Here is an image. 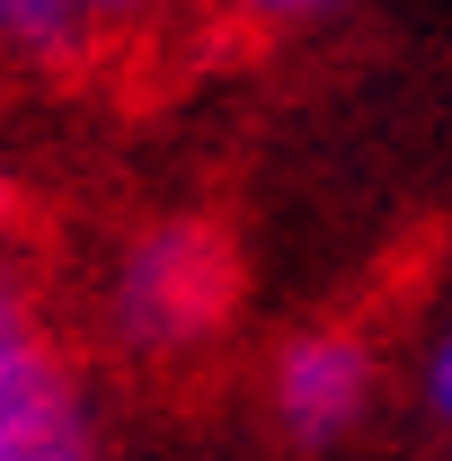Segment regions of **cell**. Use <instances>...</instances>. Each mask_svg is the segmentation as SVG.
<instances>
[{
    "mask_svg": "<svg viewBox=\"0 0 452 461\" xmlns=\"http://www.w3.org/2000/svg\"><path fill=\"white\" fill-rule=\"evenodd\" d=\"M240 258L213 222H142L98 276V338L124 364H186L231 329Z\"/></svg>",
    "mask_w": 452,
    "mask_h": 461,
    "instance_id": "6da1fadb",
    "label": "cell"
},
{
    "mask_svg": "<svg viewBox=\"0 0 452 461\" xmlns=\"http://www.w3.org/2000/svg\"><path fill=\"white\" fill-rule=\"evenodd\" d=\"M80 435V364L62 338L54 302L27 285L18 267H0V461H27Z\"/></svg>",
    "mask_w": 452,
    "mask_h": 461,
    "instance_id": "7a4b0ae2",
    "label": "cell"
},
{
    "mask_svg": "<svg viewBox=\"0 0 452 461\" xmlns=\"http://www.w3.org/2000/svg\"><path fill=\"white\" fill-rule=\"evenodd\" d=\"M382 391V355L364 329H302L276 346V373H267V408L293 444H338L373 417Z\"/></svg>",
    "mask_w": 452,
    "mask_h": 461,
    "instance_id": "3957f363",
    "label": "cell"
},
{
    "mask_svg": "<svg viewBox=\"0 0 452 461\" xmlns=\"http://www.w3.org/2000/svg\"><path fill=\"white\" fill-rule=\"evenodd\" d=\"M0 54L54 71V62H89L98 45H89V27L71 18V0H0Z\"/></svg>",
    "mask_w": 452,
    "mask_h": 461,
    "instance_id": "277c9868",
    "label": "cell"
},
{
    "mask_svg": "<svg viewBox=\"0 0 452 461\" xmlns=\"http://www.w3.org/2000/svg\"><path fill=\"white\" fill-rule=\"evenodd\" d=\"M177 0H71V18L89 27V45L107 54V45H133V36H151V27H169Z\"/></svg>",
    "mask_w": 452,
    "mask_h": 461,
    "instance_id": "5b68a950",
    "label": "cell"
},
{
    "mask_svg": "<svg viewBox=\"0 0 452 461\" xmlns=\"http://www.w3.org/2000/svg\"><path fill=\"white\" fill-rule=\"evenodd\" d=\"M222 18H240V27H302V18H320L329 0H213Z\"/></svg>",
    "mask_w": 452,
    "mask_h": 461,
    "instance_id": "8992f818",
    "label": "cell"
},
{
    "mask_svg": "<svg viewBox=\"0 0 452 461\" xmlns=\"http://www.w3.org/2000/svg\"><path fill=\"white\" fill-rule=\"evenodd\" d=\"M426 417H435V426H452V329L426 346Z\"/></svg>",
    "mask_w": 452,
    "mask_h": 461,
    "instance_id": "52a82bcc",
    "label": "cell"
},
{
    "mask_svg": "<svg viewBox=\"0 0 452 461\" xmlns=\"http://www.w3.org/2000/svg\"><path fill=\"white\" fill-rule=\"evenodd\" d=\"M18 230H27V204H18V177L0 169V267H18Z\"/></svg>",
    "mask_w": 452,
    "mask_h": 461,
    "instance_id": "ba28073f",
    "label": "cell"
},
{
    "mask_svg": "<svg viewBox=\"0 0 452 461\" xmlns=\"http://www.w3.org/2000/svg\"><path fill=\"white\" fill-rule=\"evenodd\" d=\"M27 461H98V453H89V435H62V444H45V453H27Z\"/></svg>",
    "mask_w": 452,
    "mask_h": 461,
    "instance_id": "9c48e42d",
    "label": "cell"
}]
</instances>
